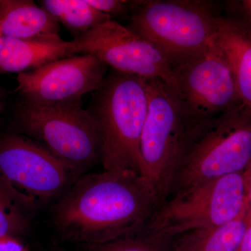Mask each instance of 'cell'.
I'll return each mask as SVG.
<instances>
[{
    "instance_id": "ac0fdd59",
    "label": "cell",
    "mask_w": 251,
    "mask_h": 251,
    "mask_svg": "<svg viewBox=\"0 0 251 251\" xmlns=\"http://www.w3.org/2000/svg\"><path fill=\"white\" fill-rule=\"evenodd\" d=\"M27 212L0 186V237L26 233L29 228Z\"/></svg>"
},
{
    "instance_id": "9a60e30c",
    "label": "cell",
    "mask_w": 251,
    "mask_h": 251,
    "mask_svg": "<svg viewBox=\"0 0 251 251\" xmlns=\"http://www.w3.org/2000/svg\"><path fill=\"white\" fill-rule=\"evenodd\" d=\"M249 221V207L227 224L194 229L175 237L170 251H236L242 242Z\"/></svg>"
},
{
    "instance_id": "5b68a950",
    "label": "cell",
    "mask_w": 251,
    "mask_h": 251,
    "mask_svg": "<svg viewBox=\"0 0 251 251\" xmlns=\"http://www.w3.org/2000/svg\"><path fill=\"white\" fill-rule=\"evenodd\" d=\"M251 161V108L241 103L208 122L175 175L169 198L206 181L242 173Z\"/></svg>"
},
{
    "instance_id": "9c48e42d",
    "label": "cell",
    "mask_w": 251,
    "mask_h": 251,
    "mask_svg": "<svg viewBox=\"0 0 251 251\" xmlns=\"http://www.w3.org/2000/svg\"><path fill=\"white\" fill-rule=\"evenodd\" d=\"M168 87L200 121H209L243 103L230 67L214 39L202 53L173 68Z\"/></svg>"
},
{
    "instance_id": "8992f818",
    "label": "cell",
    "mask_w": 251,
    "mask_h": 251,
    "mask_svg": "<svg viewBox=\"0 0 251 251\" xmlns=\"http://www.w3.org/2000/svg\"><path fill=\"white\" fill-rule=\"evenodd\" d=\"M17 120L25 134L80 176L100 161L98 125L81 103L43 105L24 100Z\"/></svg>"
},
{
    "instance_id": "484cf974",
    "label": "cell",
    "mask_w": 251,
    "mask_h": 251,
    "mask_svg": "<svg viewBox=\"0 0 251 251\" xmlns=\"http://www.w3.org/2000/svg\"><path fill=\"white\" fill-rule=\"evenodd\" d=\"M0 110H1V103H0Z\"/></svg>"
},
{
    "instance_id": "cb8c5ba5",
    "label": "cell",
    "mask_w": 251,
    "mask_h": 251,
    "mask_svg": "<svg viewBox=\"0 0 251 251\" xmlns=\"http://www.w3.org/2000/svg\"><path fill=\"white\" fill-rule=\"evenodd\" d=\"M249 220H250V221L251 222V210H249Z\"/></svg>"
},
{
    "instance_id": "7402d4cb",
    "label": "cell",
    "mask_w": 251,
    "mask_h": 251,
    "mask_svg": "<svg viewBox=\"0 0 251 251\" xmlns=\"http://www.w3.org/2000/svg\"><path fill=\"white\" fill-rule=\"evenodd\" d=\"M240 9L244 21H241L251 31V0L240 1Z\"/></svg>"
},
{
    "instance_id": "e0dca14e",
    "label": "cell",
    "mask_w": 251,
    "mask_h": 251,
    "mask_svg": "<svg viewBox=\"0 0 251 251\" xmlns=\"http://www.w3.org/2000/svg\"><path fill=\"white\" fill-rule=\"evenodd\" d=\"M173 239L142 226L108 242L86 246V251H170Z\"/></svg>"
},
{
    "instance_id": "d4e9b609",
    "label": "cell",
    "mask_w": 251,
    "mask_h": 251,
    "mask_svg": "<svg viewBox=\"0 0 251 251\" xmlns=\"http://www.w3.org/2000/svg\"><path fill=\"white\" fill-rule=\"evenodd\" d=\"M1 32H0V39H1Z\"/></svg>"
},
{
    "instance_id": "ba28073f",
    "label": "cell",
    "mask_w": 251,
    "mask_h": 251,
    "mask_svg": "<svg viewBox=\"0 0 251 251\" xmlns=\"http://www.w3.org/2000/svg\"><path fill=\"white\" fill-rule=\"evenodd\" d=\"M80 176L28 137L0 140V186L26 211L59 199Z\"/></svg>"
},
{
    "instance_id": "2e32d148",
    "label": "cell",
    "mask_w": 251,
    "mask_h": 251,
    "mask_svg": "<svg viewBox=\"0 0 251 251\" xmlns=\"http://www.w3.org/2000/svg\"><path fill=\"white\" fill-rule=\"evenodd\" d=\"M41 6L57 23L76 34L75 37L112 19L86 0H43Z\"/></svg>"
},
{
    "instance_id": "8fae6325",
    "label": "cell",
    "mask_w": 251,
    "mask_h": 251,
    "mask_svg": "<svg viewBox=\"0 0 251 251\" xmlns=\"http://www.w3.org/2000/svg\"><path fill=\"white\" fill-rule=\"evenodd\" d=\"M105 73L106 65L92 54L71 56L18 74V90L24 100L37 105L81 103L102 87Z\"/></svg>"
},
{
    "instance_id": "83f0119b",
    "label": "cell",
    "mask_w": 251,
    "mask_h": 251,
    "mask_svg": "<svg viewBox=\"0 0 251 251\" xmlns=\"http://www.w3.org/2000/svg\"><path fill=\"white\" fill-rule=\"evenodd\" d=\"M0 1H1V0H0Z\"/></svg>"
},
{
    "instance_id": "30bf717a",
    "label": "cell",
    "mask_w": 251,
    "mask_h": 251,
    "mask_svg": "<svg viewBox=\"0 0 251 251\" xmlns=\"http://www.w3.org/2000/svg\"><path fill=\"white\" fill-rule=\"evenodd\" d=\"M75 53L90 54L116 72L173 80L171 63L156 46L130 27L110 20L72 40Z\"/></svg>"
},
{
    "instance_id": "ffe728a7",
    "label": "cell",
    "mask_w": 251,
    "mask_h": 251,
    "mask_svg": "<svg viewBox=\"0 0 251 251\" xmlns=\"http://www.w3.org/2000/svg\"><path fill=\"white\" fill-rule=\"evenodd\" d=\"M0 251H29L18 237L13 236L0 237Z\"/></svg>"
},
{
    "instance_id": "d6986e66",
    "label": "cell",
    "mask_w": 251,
    "mask_h": 251,
    "mask_svg": "<svg viewBox=\"0 0 251 251\" xmlns=\"http://www.w3.org/2000/svg\"><path fill=\"white\" fill-rule=\"evenodd\" d=\"M91 6L103 14L110 15L122 14L131 8L132 1L123 0H86Z\"/></svg>"
},
{
    "instance_id": "4fadbf2b",
    "label": "cell",
    "mask_w": 251,
    "mask_h": 251,
    "mask_svg": "<svg viewBox=\"0 0 251 251\" xmlns=\"http://www.w3.org/2000/svg\"><path fill=\"white\" fill-rule=\"evenodd\" d=\"M214 41L228 62L242 103L251 108V31L239 20L219 16Z\"/></svg>"
},
{
    "instance_id": "277c9868",
    "label": "cell",
    "mask_w": 251,
    "mask_h": 251,
    "mask_svg": "<svg viewBox=\"0 0 251 251\" xmlns=\"http://www.w3.org/2000/svg\"><path fill=\"white\" fill-rule=\"evenodd\" d=\"M130 28L156 46L175 68L204 52L214 41V2L148 0L132 2Z\"/></svg>"
},
{
    "instance_id": "5bb4252c",
    "label": "cell",
    "mask_w": 251,
    "mask_h": 251,
    "mask_svg": "<svg viewBox=\"0 0 251 251\" xmlns=\"http://www.w3.org/2000/svg\"><path fill=\"white\" fill-rule=\"evenodd\" d=\"M75 54L72 41L46 42L1 36L0 73L29 72Z\"/></svg>"
},
{
    "instance_id": "7a4b0ae2",
    "label": "cell",
    "mask_w": 251,
    "mask_h": 251,
    "mask_svg": "<svg viewBox=\"0 0 251 251\" xmlns=\"http://www.w3.org/2000/svg\"><path fill=\"white\" fill-rule=\"evenodd\" d=\"M145 80L148 110L140 140V175L158 207L169 198L183 160L210 120L190 115L163 80Z\"/></svg>"
},
{
    "instance_id": "44dd1931",
    "label": "cell",
    "mask_w": 251,
    "mask_h": 251,
    "mask_svg": "<svg viewBox=\"0 0 251 251\" xmlns=\"http://www.w3.org/2000/svg\"><path fill=\"white\" fill-rule=\"evenodd\" d=\"M244 184H245L246 198L249 210L251 211V161L247 168L243 171Z\"/></svg>"
},
{
    "instance_id": "4316f807",
    "label": "cell",
    "mask_w": 251,
    "mask_h": 251,
    "mask_svg": "<svg viewBox=\"0 0 251 251\" xmlns=\"http://www.w3.org/2000/svg\"></svg>"
},
{
    "instance_id": "52a82bcc",
    "label": "cell",
    "mask_w": 251,
    "mask_h": 251,
    "mask_svg": "<svg viewBox=\"0 0 251 251\" xmlns=\"http://www.w3.org/2000/svg\"><path fill=\"white\" fill-rule=\"evenodd\" d=\"M247 208L243 172L193 186L168 198L144 225L174 239L194 229L212 228L237 219Z\"/></svg>"
},
{
    "instance_id": "7c38bea8",
    "label": "cell",
    "mask_w": 251,
    "mask_h": 251,
    "mask_svg": "<svg viewBox=\"0 0 251 251\" xmlns=\"http://www.w3.org/2000/svg\"><path fill=\"white\" fill-rule=\"evenodd\" d=\"M59 23L29 0L0 1L1 36L21 40L60 42Z\"/></svg>"
},
{
    "instance_id": "3957f363",
    "label": "cell",
    "mask_w": 251,
    "mask_h": 251,
    "mask_svg": "<svg viewBox=\"0 0 251 251\" xmlns=\"http://www.w3.org/2000/svg\"><path fill=\"white\" fill-rule=\"evenodd\" d=\"M97 113L104 171L140 175V140L148 110L146 80L116 72L104 82ZM141 176V175H140Z\"/></svg>"
},
{
    "instance_id": "6da1fadb",
    "label": "cell",
    "mask_w": 251,
    "mask_h": 251,
    "mask_svg": "<svg viewBox=\"0 0 251 251\" xmlns=\"http://www.w3.org/2000/svg\"><path fill=\"white\" fill-rule=\"evenodd\" d=\"M157 207L140 175L104 171L82 175L59 198L54 227L66 242L102 244L139 229Z\"/></svg>"
},
{
    "instance_id": "603a6c76",
    "label": "cell",
    "mask_w": 251,
    "mask_h": 251,
    "mask_svg": "<svg viewBox=\"0 0 251 251\" xmlns=\"http://www.w3.org/2000/svg\"><path fill=\"white\" fill-rule=\"evenodd\" d=\"M236 251H251V222L249 221L247 231Z\"/></svg>"
}]
</instances>
